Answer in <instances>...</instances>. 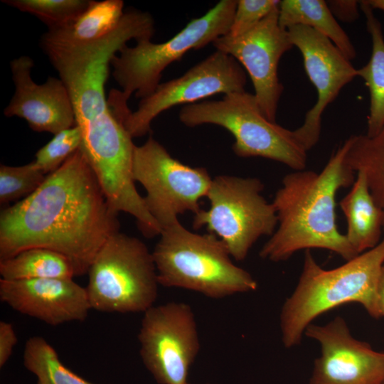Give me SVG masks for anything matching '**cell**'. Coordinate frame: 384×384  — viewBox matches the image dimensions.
Masks as SVG:
<instances>
[{"label":"cell","instance_id":"3","mask_svg":"<svg viewBox=\"0 0 384 384\" xmlns=\"http://www.w3.org/2000/svg\"><path fill=\"white\" fill-rule=\"evenodd\" d=\"M383 263L384 238L373 248L331 270L322 268L311 250H305L297 284L280 311L284 346L299 345L315 319L344 304L358 303L370 316L379 319L377 286Z\"/></svg>","mask_w":384,"mask_h":384},{"label":"cell","instance_id":"33","mask_svg":"<svg viewBox=\"0 0 384 384\" xmlns=\"http://www.w3.org/2000/svg\"><path fill=\"white\" fill-rule=\"evenodd\" d=\"M188 384H190V383H188Z\"/></svg>","mask_w":384,"mask_h":384},{"label":"cell","instance_id":"23","mask_svg":"<svg viewBox=\"0 0 384 384\" xmlns=\"http://www.w3.org/2000/svg\"><path fill=\"white\" fill-rule=\"evenodd\" d=\"M23 362L25 368L36 376V384H94L65 366L55 348L39 336L26 341Z\"/></svg>","mask_w":384,"mask_h":384},{"label":"cell","instance_id":"26","mask_svg":"<svg viewBox=\"0 0 384 384\" xmlns=\"http://www.w3.org/2000/svg\"><path fill=\"white\" fill-rule=\"evenodd\" d=\"M80 128L75 125L54 135L38 150L33 161L35 166L48 175L57 170L82 144Z\"/></svg>","mask_w":384,"mask_h":384},{"label":"cell","instance_id":"19","mask_svg":"<svg viewBox=\"0 0 384 384\" xmlns=\"http://www.w3.org/2000/svg\"><path fill=\"white\" fill-rule=\"evenodd\" d=\"M365 14L366 26L372 39V53L368 63L358 69L370 93V108L367 120L368 137H373L384 127V37L382 26L367 1H359Z\"/></svg>","mask_w":384,"mask_h":384},{"label":"cell","instance_id":"18","mask_svg":"<svg viewBox=\"0 0 384 384\" xmlns=\"http://www.w3.org/2000/svg\"><path fill=\"white\" fill-rule=\"evenodd\" d=\"M279 23L286 30L295 25L309 26L328 38L349 60L356 55L348 36L332 14L326 1H280Z\"/></svg>","mask_w":384,"mask_h":384},{"label":"cell","instance_id":"8","mask_svg":"<svg viewBox=\"0 0 384 384\" xmlns=\"http://www.w3.org/2000/svg\"><path fill=\"white\" fill-rule=\"evenodd\" d=\"M263 190L257 178L215 176L206 196L210 208L195 214L193 228L206 226L224 242L232 258L244 260L257 240L271 236L277 225L274 207L262 195Z\"/></svg>","mask_w":384,"mask_h":384},{"label":"cell","instance_id":"11","mask_svg":"<svg viewBox=\"0 0 384 384\" xmlns=\"http://www.w3.org/2000/svg\"><path fill=\"white\" fill-rule=\"evenodd\" d=\"M246 82L242 66L231 55L216 50L183 75L161 82L151 95L140 99L137 109L124 114L123 124L132 138L143 137L151 132L153 120L164 111L218 94L245 91Z\"/></svg>","mask_w":384,"mask_h":384},{"label":"cell","instance_id":"24","mask_svg":"<svg viewBox=\"0 0 384 384\" xmlns=\"http://www.w3.org/2000/svg\"><path fill=\"white\" fill-rule=\"evenodd\" d=\"M1 2L36 16L49 31H53L74 21L86 9L90 0H3Z\"/></svg>","mask_w":384,"mask_h":384},{"label":"cell","instance_id":"9","mask_svg":"<svg viewBox=\"0 0 384 384\" xmlns=\"http://www.w3.org/2000/svg\"><path fill=\"white\" fill-rule=\"evenodd\" d=\"M132 177L146 190L145 206L161 231L178 222L179 215L198 213L212 182L206 169L176 159L152 136L134 146Z\"/></svg>","mask_w":384,"mask_h":384},{"label":"cell","instance_id":"5","mask_svg":"<svg viewBox=\"0 0 384 384\" xmlns=\"http://www.w3.org/2000/svg\"><path fill=\"white\" fill-rule=\"evenodd\" d=\"M178 117L189 127L210 124L227 129L235 138L232 149L239 157L269 159L295 171L306 168L307 151L294 131L269 120L254 94L233 92L220 100L184 105Z\"/></svg>","mask_w":384,"mask_h":384},{"label":"cell","instance_id":"22","mask_svg":"<svg viewBox=\"0 0 384 384\" xmlns=\"http://www.w3.org/2000/svg\"><path fill=\"white\" fill-rule=\"evenodd\" d=\"M346 161L356 173L365 174L371 194L383 212L384 230V127L378 134H353Z\"/></svg>","mask_w":384,"mask_h":384},{"label":"cell","instance_id":"10","mask_svg":"<svg viewBox=\"0 0 384 384\" xmlns=\"http://www.w3.org/2000/svg\"><path fill=\"white\" fill-rule=\"evenodd\" d=\"M137 338L143 364L158 383H188L200 350L196 316L188 304L154 305L143 313Z\"/></svg>","mask_w":384,"mask_h":384},{"label":"cell","instance_id":"30","mask_svg":"<svg viewBox=\"0 0 384 384\" xmlns=\"http://www.w3.org/2000/svg\"><path fill=\"white\" fill-rule=\"evenodd\" d=\"M377 302L380 318L384 316V263L382 265L377 286Z\"/></svg>","mask_w":384,"mask_h":384},{"label":"cell","instance_id":"27","mask_svg":"<svg viewBox=\"0 0 384 384\" xmlns=\"http://www.w3.org/2000/svg\"><path fill=\"white\" fill-rule=\"evenodd\" d=\"M277 0H237L235 14L228 36L238 37L257 25L274 9Z\"/></svg>","mask_w":384,"mask_h":384},{"label":"cell","instance_id":"7","mask_svg":"<svg viewBox=\"0 0 384 384\" xmlns=\"http://www.w3.org/2000/svg\"><path fill=\"white\" fill-rule=\"evenodd\" d=\"M237 0H221L199 18L190 21L170 39L154 43L151 39L125 45L112 58V76L119 86V95L126 102L134 93L142 99L161 83L162 73L188 51L204 48L228 34Z\"/></svg>","mask_w":384,"mask_h":384},{"label":"cell","instance_id":"4","mask_svg":"<svg viewBox=\"0 0 384 384\" xmlns=\"http://www.w3.org/2000/svg\"><path fill=\"white\" fill-rule=\"evenodd\" d=\"M152 255L159 285L198 292L212 299L253 292L257 282L235 265L212 233L198 234L179 221L162 230Z\"/></svg>","mask_w":384,"mask_h":384},{"label":"cell","instance_id":"20","mask_svg":"<svg viewBox=\"0 0 384 384\" xmlns=\"http://www.w3.org/2000/svg\"><path fill=\"white\" fill-rule=\"evenodd\" d=\"M1 279H73L76 276L71 261L64 255L46 248L34 247L0 260Z\"/></svg>","mask_w":384,"mask_h":384},{"label":"cell","instance_id":"14","mask_svg":"<svg viewBox=\"0 0 384 384\" xmlns=\"http://www.w3.org/2000/svg\"><path fill=\"white\" fill-rule=\"evenodd\" d=\"M304 335L318 342L309 384H382L384 352L356 338L341 316L324 325L310 324Z\"/></svg>","mask_w":384,"mask_h":384},{"label":"cell","instance_id":"32","mask_svg":"<svg viewBox=\"0 0 384 384\" xmlns=\"http://www.w3.org/2000/svg\"><path fill=\"white\" fill-rule=\"evenodd\" d=\"M382 384H384V380H383V383H382Z\"/></svg>","mask_w":384,"mask_h":384},{"label":"cell","instance_id":"2","mask_svg":"<svg viewBox=\"0 0 384 384\" xmlns=\"http://www.w3.org/2000/svg\"><path fill=\"white\" fill-rule=\"evenodd\" d=\"M351 141L350 136L321 172L301 170L284 176L272 201L278 227L261 248L260 257L279 262L314 248L332 251L346 261L359 255L338 230L336 217L338 191L356 179L346 161Z\"/></svg>","mask_w":384,"mask_h":384},{"label":"cell","instance_id":"21","mask_svg":"<svg viewBox=\"0 0 384 384\" xmlns=\"http://www.w3.org/2000/svg\"><path fill=\"white\" fill-rule=\"evenodd\" d=\"M124 14L122 0H90L86 9L68 26L48 31L72 42H92L111 33L118 26Z\"/></svg>","mask_w":384,"mask_h":384},{"label":"cell","instance_id":"31","mask_svg":"<svg viewBox=\"0 0 384 384\" xmlns=\"http://www.w3.org/2000/svg\"><path fill=\"white\" fill-rule=\"evenodd\" d=\"M373 9L384 11V0H366Z\"/></svg>","mask_w":384,"mask_h":384},{"label":"cell","instance_id":"29","mask_svg":"<svg viewBox=\"0 0 384 384\" xmlns=\"http://www.w3.org/2000/svg\"><path fill=\"white\" fill-rule=\"evenodd\" d=\"M326 3L334 17L343 22L354 21L359 16L358 1L331 0Z\"/></svg>","mask_w":384,"mask_h":384},{"label":"cell","instance_id":"13","mask_svg":"<svg viewBox=\"0 0 384 384\" xmlns=\"http://www.w3.org/2000/svg\"><path fill=\"white\" fill-rule=\"evenodd\" d=\"M294 46L301 52L306 73L317 91V100L294 133L306 151L319 142L321 116L341 89L356 77V69L339 49L325 36L306 26L287 29Z\"/></svg>","mask_w":384,"mask_h":384},{"label":"cell","instance_id":"17","mask_svg":"<svg viewBox=\"0 0 384 384\" xmlns=\"http://www.w3.org/2000/svg\"><path fill=\"white\" fill-rule=\"evenodd\" d=\"M356 174L351 189L339 205L347 222L345 235L354 250L361 254L380 242L383 216L371 194L365 174L358 171Z\"/></svg>","mask_w":384,"mask_h":384},{"label":"cell","instance_id":"28","mask_svg":"<svg viewBox=\"0 0 384 384\" xmlns=\"http://www.w3.org/2000/svg\"><path fill=\"white\" fill-rule=\"evenodd\" d=\"M18 341L13 325L5 321H0V368L5 366L10 358Z\"/></svg>","mask_w":384,"mask_h":384},{"label":"cell","instance_id":"25","mask_svg":"<svg viewBox=\"0 0 384 384\" xmlns=\"http://www.w3.org/2000/svg\"><path fill=\"white\" fill-rule=\"evenodd\" d=\"M47 175L33 161L23 166H0V203L21 201L35 192Z\"/></svg>","mask_w":384,"mask_h":384},{"label":"cell","instance_id":"15","mask_svg":"<svg viewBox=\"0 0 384 384\" xmlns=\"http://www.w3.org/2000/svg\"><path fill=\"white\" fill-rule=\"evenodd\" d=\"M33 66V59L28 55L10 62L15 90L4 114L25 119L35 132L54 135L75 126L72 102L63 82L50 76L45 82L37 84L31 77Z\"/></svg>","mask_w":384,"mask_h":384},{"label":"cell","instance_id":"12","mask_svg":"<svg viewBox=\"0 0 384 384\" xmlns=\"http://www.w3.org/2000/svg\"><path fill=\"white\" fill-rule=\"evenodd\" d=\"M213 45L244 67L263 114L276 122L284 90L278 77V65L281 57L294 46L287 30L279 26V6L245 33L238 37L220 36Z\"/></svg>","mask_w":384,"mask_h":384},{"label":"cell","instance_id":"16","mask_svg":"<svg viewBox=\"0 0 384 384\" xmlns=\"http://www.w3.org/2000/svg\"><path fill=\"white\" fill-rule=\"evenodd\" d=\"M0 300L50 326L83 321L91 310L86 288L73 279H0Z\"/></svg>","mask_w":384,"mask_h":384},{"label":"cell","instance_id":"6","mask_svg":"<svg viewBox=\"0 0 384 384\" xmlns=\"http://www.w3.org/2000/svg\"><path fill=\"white\" fill-rule=\"evenodd\" d=\"M91 309L103 313H144L158 297L159 283L152 252L137 238L114 233L87 272Z\"/></svg>","mask_w":384,"mask_h":384},{"label":"cell","instance_id":"1","mask_svg":"<svg viewBox=\"0 0 384 384\" xmlns=\"http://www.w3.org/2000/svg\"><path fill=\"white\" fill-rule=\"evenodd\" d=\"M117 213L81 149L28 197L0 213V260L41 247L73 263L76 276L87 274L102 246L119 231Z\"/></svg>","mask_w":384,"mask_h":384}]
</instances>
